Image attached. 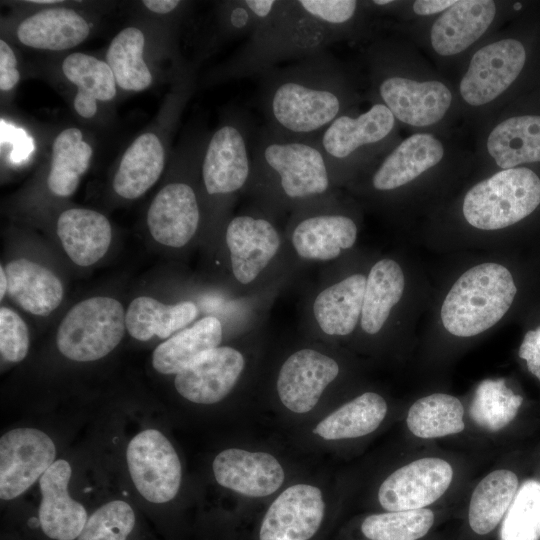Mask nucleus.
Instances as JSON below:
<instances>
[{
    "label": "nucleus",
    "mask_w": 540,
    "mask_h": 540,
    "mask_svg": "<svg viewBox=\"0 0 540 540\" xmlns=\"http://www.w3.org/2000/svg\"><path fill=\"white\" fill-rule=\"evenodd\" d=\"M526 60L521 42L503 39L479 49L460 82L462 98L472 106L491 102L519 76Z\"/></svg>",
    "instance_id": "13"
},
{
    "label": "nucleus",
    "mask_w": 540,
    "mask_h": 540,
    "mask_svg": "<svg viewBox=\"0 0 540 540\" xmlns=\"http://www.w3.org/2000/svg\"><path fill=\"white\" fill-rule=\"evenodd\" d=\"M513 8H514L515 10H519V9L522 8V4H521V3H515V4L513 5Z\"/></svg>",
    "instance_id": "52"
},
{
    "label": "nucleus",
    "mask_w": 540,
    "mask_h": 540,
    "mask_svg": "<svg viewBox=\"0 0 540 540\" xmlns=\"http://www.w3.org/2000/svg\"><path fill=\"white\" fill-rule=\"evenodd\" d=\"M145 36L136 27L121 30L111 41L106 62L116 83L127 91H142L152 83L151 72L143 59Z\"/></svg>",
    "instance_id": "37"
},
{
    "label": "nucleus",
    "mask_w": 540,
    "mask_h": 540,
    "mask_svg": "<svg viewBox=\"0 0 540 540\" xmlns=\"http://www.w3.org/2000/svg\"><path fill=\"white\" fill-rule=\"evenodd\" d=\"M367 275L353 273L316 290L309 301L308 318L326 337H345L360 323Z\"/></svg>",
    "instance_id": "18"
},
{
    "label": "nucleus",
    "mask_w": 540,
    "mask_h": 540,
    "mask_svg": "<svg viewBox=\"0 0 540 540\" xmlns=\"http://www.w3.org/2000/svg\"><path fill=\"white\" fill-rule=\"evenodd\" d=\"M52 439L35 428H16L0 439V497L12 500L28 490L55 462Z\"/></svg>",
    "instance_id": "12"
},
{
    "label": "nucleus",
    "mask_w": 540,
    "mask_h": 540,
    "mask_svg": "<svg viewBox=\"0 0 540 540\" xmlns=\"http://www.w3.org/2000/svg\"><path fill=\"white\" fill-rule=\"evenodd\" d=\"M62 72L78 93L100 101H109L116 95L117 83L106 61L81 52L71 53L62 63Z\"/></svg>",
    "instance_id": "40"
},
{
    "label": "nucleus",
    "mask_w": 540,
    "mask_h": 540,
    "mask_svg": "<svg viewBox=\"0 0 540 540\" xmlns=\"http://www.w3.org/2000/svg\"><path fill=\"white\" fill-rule=\"evenodd\" d=\"M523 398L507 389L502 381H485L476 391L469 415L479 427L496 432L516 417Z\"/></svg>",
    "instance_id": "38"
},
{
    "label": "nucleus",
    "mask_w": 540,
    "mask_h": 540,
    "mask_svg": "<svg viewBox=\"0 0 540 540\" xmlns=\"http://www.w3.org/2000/svg\"><path fill=\"white\" fill-rule=\"evenodd\" d=\"M495 14L496 6L491 0L456 1L433 23V49L442 56L464 51L485 33Z\"/></svg>",
    "instance_id": "23"
},
{
    "label": "nucleus",
    "mask_w": 540,
    "mask_h": 540,
    "mask_svg": "<svg viewBox=\"0 0 540 540\" xmlns=\"http://www.w3.org/2000/svg\"><path fill=\"white\" fill-rule=\"evenodd\" d=\"M500 538L540 539V481L527 480L518 488L503 519Z\"/></svg>",
    "instance_id": "41"
},
{
    "label": "nucleus",
    "mask_w": 540,
    "mask_h": 540,
    "mask_svg": "<svg viewBox=\"0 0 540 540\" xmlns=\"http://www.w3.org/2000/svg\"><path fill=\"white\" fill-rule=\"evenodd\" d=\"M20 80V73L17 69V58L11 47L0 40V89L9 91L13 89Z\"/></svg>",
    "instance_id": "45"
},
{
    "label": "nucleus",
    "mask_w": 540,
    "mask_h": 540,
    "mask_svg": "<svg viewBox=\"0 0 540 540\" xmlns=\"http://www.w3.org/2000/svg\"><path fill=\"white\" fill-rule=\"evenodd\" d=\"M74 108L83 118H92L97 112V100L81 93L74 97Z\"/></svg>",
    "instance_id": "48"
},
{
    "label": "nucleus",
    "mask_w": 540,
    "mask_h": 540,
    "mask_svg": "<svg viewBox=\"0 0 540 540\" xmlns=\"http://www.w3.org/2000/svg\"><path fill=\"white\" fill-rule=\"evenodd\" d=\"M71 474L69 462L59 459L39 479L38 520L43 533L53 540L78 538L88 520L84 506L69 494Z\"/></svg>",
    "instance_id": "21"
},
{
    "label": "nucleus",
    "mask_w": 540,
    "mask_h": 540,
    "mask_svg": "<svg viewBox=\"0 0 540 540\" xmlns=\"http://www.w3.org/2000/svg\"><path fill=\"white\" fill-rule=\"evenodd\" d=\"M302 9L328 33L332 42L341 38L359 12L355 0H298Z\"/></svg>",
    "instance_id": "43"
},
{
    "label": "nucleus",
    "mask_w": 540,
    "mask_h": 540,
    "mask_svg": "<svg viewBox=\"0 0 540 540\" xmlns=\"http://www.w3.org/2000/svg\"><path fill=\"white\" fill-rule=\"evenodd\" d=\"M251 125L235 116L209 139L201 161V177L210 197L230 199L246 192L252 174Z\"/></svg>",
    "instance_id": "9"
},
{
    "label": "nucleus",
    "mask_w": 540,
    "mask_h": 540,
    "mask_svg": "<svg viewBox=\"0 0 540 540\" xmlns=\"http://www.w3.org/2000/svg\"><path fill=\"white\" fill-rule=\"evenodd\" d=\"M125 314L122 304L110 297L97 296L77 303L59 325L58 350L78 362L105 357L123 338Z\"/></svg>",
    "instance_id": "7"
},
{
    "label": "nucleus",
    "mask_w": 540,
    "mask_h": 540,
    "mask_svg": "<svg viewBox=\"0 0 540 540\" xmlns=\"http://www.w3.org/2000/svg\"><path fill=\"white\" fill-rule=\"evenodd\" d=\"M453 468L437 457H425L406 464L381 484L378 499L387 511L423 509L438 500L449 488Z\"/></svg>",
    "instance_id": "14"
},
{
    "label": "nucleus",
    "mask_w": 540,
    "mask_h": 540,
    "mask_svg": "<svg viewBox=\"0 0 540 540\" xmlns=\"http://www.w3.org/2000/svg\"><path fill=\"white\" fill-rule=\"evenodd\" d=\"M405 276L393 259L384 258L370 268L363 298L360 327L369 335L379 333L404 293Z\"/></svg>",
    "instance_id": "30"
},
{
    "label": "nucleus",
    "mask_w": 540,
    "mask_h": 540,
    "mask_svg": "<svg viewBox=\"0 0 540 540\" xmlns=\"http://www.w3.org/2000/svg\"><path fill=\"white\" fill-rule=\"evenodd\" d=\"M87 21L69 8L39 11L23 20L17 28L19 41L31 48L60 51L73 48L89 35Z\"/></svg>",
    "instance_id": "28"
},
{
    "label": "nucleus",
    "mask_w": 540,
    "mask_h": 540,
    "mask_svg": "<svg viewBox=\"0 0 540 540\" xmlns=\"http://www.w3.org/2000/svg\"><path fill=\"white\" fill-rule=\"evenodd\" d=\"M134 525L132 507L123 500L110 501L88 517L78 540H127Z\"/></svg>",
    "instance_id": "42"
},
{
    "label": "nucleus",
    "mask_w": 540,
    "mask_h": 540,
    "mask_svg": "<svg viewBox=\"0 0 540 540\" xmlns=\"http://www.w3.org/2000/svg\"><path fill=\"white\" fill-rule=\"evenodd\" d=\"M454 0H417L413 3V10L418 15H431L444 12L454 5Z\"/></svg>",
    "instance_id": "47"
},
{
    "label": "nucleus",
    "mask_w": 540,
    "mask_h": 540,
    "mask_svg": "<svg viewBox=\"0 0 540 540\" xmlns=\"http://www.w3.org/2000/svg\"><path fill=\"white\" fill-rule=\"evenodd\" d=\"M92 155V147L83 140L80 129L72 127L61 131L52 144L49 190L59 197L71 196L89 168Z\"/></svg>",
    "instance_id": "35"
},
{
    "label": "nucleus",
    "mask_w": 540,
    "mask_h": 540,
    "mask_svg": "<svg viewBox=\"0 0 540 540\" xmlns=\"http://www.w3.org/2000/svg\"><path fill=\"white\" fill-rule=\"evenodd\" d=\"M274 217L258 207L232 217L225 228V243L234 281L253 290L277 265L285 249Z\"/></svg>",
    "instance_id": "6"
},
{
    "label": "nucleus",
    "mask_w": 540,
    "mask_h": 540,
    "mask_svg": "<svg viewBox=\"0 0 540 540\" xmlns=\"http://www.w3.org/2000/svg\"><path fill=\"white\" fill-rule=\"evenodd\" d=\"M212 467L221 486L248 497L270 495L284 481L280 463L264 452L229 448L215 457Z\"/></svg>",
    "instance_id": "22"
},
{
    "label": "nucleus",
    "mask_w": 540,
    "mask_h": 540,
    "mask_svg": "<svg viewBox=\"0 0 540 540\" xmlns=\"http://www.w3.org/2000/svg\"><path fill=\"white\" fill-rule=\"evenodd\" d=\"M199 314L198 307L191 301L164 304L147 296L131 301L125 314L129 334L140 341L153 336L168 338L186 328Z\"/></svg>",
    "instance_id": "31"
},
{
    "label": "nucleus",
    "mask_w": 540,
    "mask_h": 540,
    "mask_svg": "<svg viewBox=\"0 0 540 540\" xmlns=\"http://www.w3.org/2000/svg\"><path fill=\"white\" fill-rule=\"evenodd\" d=\"M339 372L340 366L333 357L309 347L296 350L279 369L276 381L279 399L295 413L309 412Z\"/></svg>",
    "instance_id": "15"
},
{
    "label": "nucleus",
    "mask_w": 540,
    "mask_h": 540,
    "mask_svg": "<svg viewBox=\"0 0 540 540\" xmlns=\"http://www.w3.org/2000/svg\"><path fill=\"white\" fill-rule=\"evenodd\" d=\"M433 523L430 509L389 511L366 517L361 531L370 540H417L427 534Z\"/></svg>",
    "instance_id": "39"
},
{
    "label": "nucleus",
    "mask_w": 540,
    "mask_h": 540,
    "mask_svg": "<svg viewBox=\"0 0 540 540\" xmlns=\"http://www.w3.org/2000/svg\"><path fill=\"white\" fill-rule=\"evenodd\" d=\"M463 418L464 407L457 397L434 393L412 404L406 423L416 437L433 439L462 432L465 428Z\"/></svg>",
    "instance_id": "36"
},
{
    "label": "nucleus",
    "mask_w": 540,
    "mask_h": 540,
    "mask_svg": "<svg viewBox=\"0 0 540 540\" xmlns=\"http://www.w3.org/2000/svg\"><path fill=\"white\" fill-rule=\"evenodd\" d=\"M246 192L273 217L331 194L333 182L316 139L282 136L266 125L252 138Z\"/></svg>",
    "instance_id": "2"
},
{
    "label": "nucleus",
    "mask_w": 540,
    "mask_h": 540,
    "mask_svg": "<svg viewBox=\"0 0 540 540\" xmlns=\"http://www.w3.org/2000/svg\"><path fill=\"white\" fill-rule=\"evenodd\" d=\"M245 365V357L237 348L218 346L176 374L174 385L190 402L214 404L231 392Z\"/></svg>",
    "instance_id": "16"
},
{
    "label": "nucleus",
    "mask_w": 540,
    "mask_h": 540,
    "mask_svg": "<svg viewBox=\"0 0 540 540\" xmlns=\"http://www.w3.org/2000/svg\"><path fill=\"white\" fill-rule=\"evenodd\" d=\"M487 150L503 170L540 162V116L524 115L504 120L489 134Z\"/></svg>",
    "instance_id": "32"
},
{
    "label": "nucleus",
    "mask_w": 540,
    "mask_h": 540,
    "mask_svg": "<svg viewBox=\"0 0 540 540\" xmlns=\"http://www.w3.org/2000/svg\"><path fill=\"white\" fill-rule=\"evenodd\" d=\"M517 287L503 265L486 262L464 272L441 307L444 328L458 337L478 335L498 323L510 309Z\"/></svg>",
    "instance_id": "4"
},
{
    "label": "nucleus",
    "mask_w": 540,
    "mask_h": 540,
    "mask_svg": "<svg viewBox=\"0 0 540 540\" xmlns=\"http://www.w3.org/2000/svg\"><path fill=\"white\" fill-rule=\"evenodd\" d=\"M387 409L381 395L365 392L327 416L313 432L326 440L365 436L379 427Z\"/></svg>",
    "instance_id": "34"
},
{
    "label": "nucleus",
    "mask_w": 540,
    "mask_h": 540,
    "mask_svg": "<svg viewBox=\"0 0 540 540\" xmlns=\"http://www.w3.org/2000/svg\"><path fill=\"white\" fill-rule=\"evenodd\" d=\"M325 29L298 0H276L224 68L227 78H251L327 50L332 44Z\"/></svg>",
    "instance_id": "3"
},
{
    "label": "nucleus",
    "mask_w": 540,
    "mask_h": 540,
    "mask_svg": "<svg viewBox=\"0 0 540 540\" xmlns=\"http://www.w3.org/2000/svg\"><path fill=\"white\" fill-rule=\"evenodd\" d=\"M142 3L150 11L158 14L173 12L181 4L178 0H144Z\"/></svg>",
    "instance_id": "49"
},
{
    "label": "nucleus",
    "mask_w": 540,
    "mask_h": 540,
    "mask_svg": "<svg viewBox=\"0 0 540 540\" xmlns=\"http://www.w3.org/2000/svg\"><path fill=\"white\" fill-rule=\"evenodd\" d=\"M358 226L349 215L337 210L330 194L291 212L286 239L294 255L306 262H328L352 248Z\"/></svg>",
    "instance_id": "8"
},
{
    "label": "nucleus",
    "mask_w": 540,
    "mask_h": 540,
    "mask_svg": "<svg viewBox=\"0 0 540 540\" xmlns=\"http://www.w3.org/2000/svg\"><path fill=\"white\" fill-rule=\"evenodd\" d=\"M378 93L395 118L412 126L435 124L452 102V94L442 82H417L398 75L383 77Z\"/></svg>",
    "instance_id": "19"
},
{
    "label": "nucleus",
    "mask_w": 540,
    "mask_h": 540,
    "mask_svg": "<svg viewBox=\"0 0 540 540\" xmlns=\"http://www.w3.org/2000/svg\"><path fill=\"white\" fill-rule=\"evenodd\" d=\"M200 207L192 185L175 181L154 197L147 212V225L160 244L180 248L188 244L200 224Z\"/></svg>",
    "instance_id": "20"
},
{
    "label": "nucleus",
    "mask_w": 540,
    "mask_h": 540,
    "mask_svg": "<svg viewBox=\"0 0 540 540\" xmlns=\"http://www.w3.org/2000/svg\"><path fill=\"white\" fill-rule=\"evenodd\" d=\"M444 148L430 134H414L391 151L373 172L371 185L379 192L402 187L440 162Z\"/></svg>",
    "instance_id": "24"
},
{
    "label": "nucleus",
    "mask_w": 540,
    "mask_h": 540,
    "mask_svg": "<svg viewBox=\"0 0 540 540\" xmlns=\"http://www.w3.org/2000/svg\"><path fill=\"white\" fill-rule=\"evenodd\" d=\"M165 164V150L159 137L146 132L137 137L122 156L113 189L125 199H136L159 179Z\"/></svg>",
    "instance_id": "29"
},
{
    "label": "nucleus",
    "mask_w": 540,
    "mask_h": 540,
    "mask_svg": "<svg viewBox=\"0 0 540 540\" xmlns=\"http://www.w3.org/2000/svg\"><path fill=\"white\" fill-rule=\"evenodd\" d=\"M519 356L526 361L529 372L540 381V326L525 334Z\"/></svg>",
    "instance_id": "46"
},
{
    "label": "nucleus",
    "mask_w": 540,
    "mask_h": 540,
    "mask_svg": "<svg viewBox=\"0 0 540 540\" xmlns=\"http://www.w3.org/2000/svg\"><path fill=\"white\" fill-rule=\"evenodd\" d=\"M0 281V298L2 300L8 290L7 276L5 273V268H3V266L0 267Z\"/></svg>",
    "instance_id": "50"
},
{
    "label": "nucleus",
    "mask_w": 540,
    "mask_h": 540,
    "mask_svg": "<svg viewBox=\"0 0 540 540\" xmlns=\"http://www.w3.org/2000/svg\"><path fill=\"white\" fill-rule=\"evenodd\" d=\"M223 325L215 316H206L159 344L152 357L155 370L178 374L207 352L220 346Z\"/></svg>",
    "instance_id": "27"
},
{
    "label": "nucleus",
    "mask_w": 540,
    "mask_h": 540,
    "mask_svg": "<svg viewBox=\"0 0 540 540\" xmlns=\"http://www.w3.org/2000/svg\"><path fill=\"white\" fill-rule=\"evenodd\" d=\"M395 117L383 103H376L357 116L343 114L316 139L325 158L333 184L338 183L360 152L386 140Z\"/></svg>",
    "instance_id": "10"
},
{
    "label": "nucleus",
    "mask_w": 540,
    "mask_h": 540,
    "mask_svg": "<svg viewBox=\"0 0 540 540\" xmlns=\"http://www.w3.org/2000/svg\"><path fill=\"white\" fill-rule=\"evenodd\" d=\"M540 204V178L529 168L502 170L465 195L463 215L481 230H498L530 215Z\"/></svg>",
    "instance_id": "5"
},
{
    "label": "nucleus",
    "mask_w": 540,
    "mask_h": 540,
    "mask_svg": "<svg viewBox=\"0 0 540 540\" xmlns=\"http://www.w3.org/2000/svg\"><path fill=\"white\" fill-rule=\"evenodd\" d=\"M10 298L23 310L37 316H47L63 299V286L58 277L46 267L27 260L16 259L5 267Z\"/></svg>",
    "instance_id": "26"
},
{
    "label": "nucleus",
    "mask_w": 540,
    "mask_h": 540,
    "mask_svg": "<svg viewBox=\"0 0 540 540\" xmlns=\"http://www.w3.org/2000/svg\"><path fill=\"white\" fill-rule=\"evenodd\" d=\"M325 504L321 491L297 484L271 504L260 528V540H309L319 529Z\"/></svg>",
    "instance_id": "17"
},
{
    "label": "nucleus",
    "mask_w": 540,
    "mask_h": 540,
    "mask_svg": "<svg viewBox=\"0 0 540 540\" xmlns=\"http://www.w3.org/2000/svg\"><path fill=\"white\" fill-rule=\"evenodd\" d=\"M29 332L24 320L12 309H0V351L9 362H20L28 354Z\"/></svg>",
    "instance_id": "44"
},
{
    "label": "nucleus",
    "mask_w": 540,
    "mask_h": 540,
    "mask_svg": "<svg viewBox=\"0 0 540 540\" xmlns=\"http://www.w3.org/2000/svg\"><path fill=\"white\" fill-rule=\"evenodd\" d=\"M126 460L137 491L151 503H166L178 493L181 463L171 442L156 429L136 434L128 443Z\"/></svg>",
    "instance_id": "11"
},
{
    "label": "nucleus",
    "mask_w": 540,
    "mask_h": 540,
    "mask_svg": "<svg viewBox=\"0 0 540 540\" xmlns=\"http://www.w3.org/2000/svg\"><path fill=\"white\" fill-rule=\"evenodd\" d=\"M519 488L517 475L507 469L492 471L474 489L468 511L471 529L479 535L491 532L502 520Z\"/></svg>",
    "instance_id": "33"
},
{
    "label": "nucleus",
    "mask_w": 540,
    "mask_h": 540,
    "mask_svg": "<svg viewBox=\"0 0 540 540\" xmlns=\"http://www.w3.org/2000/svg\"><path fill=\"white\" fill-rule=\"evenodd\" d=\"M57 234L68 257L82 267L99 261L112 239L108 219L100 212L86 208H71L61 213Z\"/></svg>",
    "instance_id": "25"
},
{
    "label": "nucleus",
    "mask_w": 540,
    "mask_h": 540,
    "mask_svg": "<svg viewBox=\"0 0 540 540\" xmlns=\"http://www.w3.org/2000/svg\"><path fill=\"white\" fill-rule=\"evenodd\" d=\"M348 82L327 51L278 67L261 77L258 104L272 131L317 139L351 101Z\"/></svg>",
    "instance_id": "1"
},
{
    "label": "nucleus",
    "mask_w": 540,
    "mask_h": 540,
    "mask_svg": "<svg viewBox=\"0 0 540 540\" xmlns=\"http://www.w3.org/2000/svg\"><path fill=\"white\" fill-rule=\"evenodd\" d=\"M30 3H35V4H54V3H59V1H54V0H34V1H30Z\"/></svg>",
    "instance_id": "51"
}]
</instances>
